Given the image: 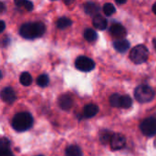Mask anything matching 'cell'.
<instances>
[{
  "label": "cell",
  "instance_id": "obj_1",
  "mask_svg": "<svg viewBox=\"0 0 156 156\" xmlns=\"http://www.w3.org/2000/svg\"><path fill=\"white\" fill-rule=\"evenodd\" d=\"M46 31V26L42 22H28L22 25L19 34L26 39H33L41 37Z\"/></svg>",
  "mask_w": 156,
  "mask_h": 156
},
{
  "label": "cell",
  "instance_id": "obj_2",
  "mask_svg": "<svg viewBox=\"0 0 156 156\" xmlns=\"http://www.w3.org/2000/svg\"><path fill=\"white\" fill-rule=\"evenodd\" d=\"M33 124V118L28 112H19L15 115L12 121V127L16 132H25L31 128Z\"/></svg>",
  "mask_w": 156,
  "mask_h": 156
},
{
  "label": "cell",
  "instance_id": "obj_3",
  "mask_svg": "<svg viewBox=\"0 0 156 156\" xmlns=\"http://www.w3.org/2000/svg\"><path fill=\"white\" fill-rule=\"evenodd\" d=\"M135 99L141 103H146L151 101L154 97V90L147 85H141L134 90Z\"/></svg>",
  "mask_w": 156,
  "mask_h": 156
},
{
  "label": "cell",
  "instance_id": "obj_4",
  "mask_svg": "<svg viewBox=\"0 0 156 156\" xmlns=\"http://www.w3.org/2000/svg\"><path fill=\"white\" fill-rule=\"evenodd\" d=\"M149 56V51L148 48L144 46V45H138L134 47L131 53H130V58L133 62L135 64H142L144 63Z\"/></svg>",
  "mask_w": 156,
  "mask_h": 156
},
{
  "label": "cell",
  "instance_id": "obj_5",
  "mask_svg": "<svg viewBox=\"0 0 156 156\" xmlns=\"http://www.w3.org/2000/svg\"><path fill=\"white\" fill-rule=\"evenodd\" d=\"M141 131L146 136H154L156 134V118L150 117L143 121L141 123Z\"/></svg>",
  "mask_w": 156,
  "mask_h": 156
},
{
  "label": "cell",
  "instance_id": "obj_6",
  "mask_svg": "<svg viewBox=\"0 0 156 156\" xmlns=\"http://www.w3.org/2000/svg\"><path fill=\"white\" fill-rule=\"evenodd\" d=\"M75 66L79 70L88 72V71H91L95 68V63L91 58L85 56H81L76 59Z\"/></svg>",
  "mask_w": 156,
  "mask_h": 156
},
{
  "label": "cell",
  "instance_id": "obj_7",
  "mask_svg": "<svg viewBox=\"0 0 156 156\" xmlns=\"http://www.w3.org/2000/svg\"><path fill=\"white\" fill-rule=\"evenodd\" d=\"M110 143H111L112 149L114 150V151H117V150L122 149L125 146L126 139L121 133H114V134L112 135V138H111V142Z\"/></svg>",
  "mask_w": 156,
  "mask_h": 156
},
{
  "label": "cell",
  "instance_id": "obj_8",
  "mask_svg": "<svg viewBox=\"0 0 156 156\" xmlns=\"http://www.w3.org/2000/svg\"><path fill=\"white\" fill-rule=\"evenodd\" d=\"M0 98L3 101L9 103V104L13 103L16 100V92L10 87H5L0 91Z\"/></svg>",
  "mask_w": 156,
  "mask_h": 156
},
{
  "label": "cell",
  "instance_id": "obj_9",
  "mask_svg": "<svg viewBox=\"0 0 156 156\" xmlns=\"http://www.w3.org/2000/svg\"><path fill=\"white\" fill-rule=\"evenodd\" d=\"M110 32L112 35V37H114L116 38H122V37H125V35H126V30H125L124 27L119 23L113 24L110 28Z\"/></svg>",
  "mask_w": 156,
  "mask_h": 156
},
{
  "label": "cell",
  "instance_id": "obj_10",
  "mask_svg": "<svg viewBox=\"0 0 156 156\" xmlns=\"http://www.w3.org/2000/svg\"><path fill=\"white\" fill-rule=\"evenodd\" d=\"M58 105L64 111H69L73 106V100L70 96L63 94L58 98Z\"/></svg>",
  "mask_w": 156,
  "mask_h": 156
},
{
  "label": "cell",
  "instance_id": "obj_11",
  "mask_svg": "<svg viewBox=\"0 0 156 156\" xmlns=\"http://www.w3.org/2000/svg\"><path fill=\"white\" fill-rule=\"evenodd\" d=\"M93 26L95 28L99 29V30H104L107 27L108 25V21L106 20V18L104 16H102L101 15H96L95 16H93V20H92Z\"/></svg>",
  "mask_w": 156,
  "mask_h": 156
},
{
  "label": "cell",
  "instance_id": "obj_12",
  "mask_svg": "<svg viewBox=\"0 0 156 156\" xmlns=\"http://www.w3.org/2000/svg\"><path fill=\"white\" fill-rule=\"evenodd\" d=\"M84 11L86 14L90 15V16H96L99 15L100 12V6L95 4V3H91V2H88L84 5Z\"/></svg>",
  "mask_w": 156,
  "mask_h": 156
},
{
  "label": "cell",
  "instance_id": "obj_13",
  "mask_svg": "<svg viewBox=\"0 0 156 156\" xmlns=\"http://www.w3.org/2000/svg\"><path fill=\"white\" fill-rule=\"evenodd\" d=\"M113 47L117 51H119L121 53H124L130 48V43L126 39H120L113 43Z\"/></svg>",
  "mask_w": 156,
  "mask_h": 156
},
{
  "label": "cell",
  "instance_id": "obj_14",
  "mask_svg": "<svg viewBox=\"0 0 156 156\" xmlns=\"http://www.w3.org/2000/svg\"><path fill=\"white\" fill-rule=\"evenodd\" d=\"M99 112V107L95 104H88L84 107L83 114L86 118L94 117Z\"/></svg>",
  "mask_w": 156,
  "mask_h": 156
},
{
  "label": "cell",
  "instance_id": "obj_15",
  "mask_svg": "<svg viewBox=\"0 0 156 156\" xmlns=\"http://www.w3.org/2000/svg\"><path fill=\"white\" fill-rule=\"evenodd\" d=\"M66 156H82L80 148L77 145H70L66 149Z\"/></svg>",
  "mask_w": 156,
  "mask_h": 156
},
{
  "label": "cell",
  "instance_id": "obj_16",
  "mask_svg": "<svg viewBox=\"0 0 156 156\" xmlns=\"http://www.w3.org/2000/svg\"><path fill=\"white\" fill-rule=\"evenodd\" d=\"M84 37L89 42H93L98 38V35L95 30L91 28H88L84 31Z\"/></svg>",
  "mask_w": 156,
  "mask_h": 156
},
{
  "label": "cell",
  "instance_id": "obj_17",
  "mask_svg": "<svg viewBox=\"0 0 156 156\" xmlns=\"http://www.w3.org/2000/svg\"><path fill=\"white\" fill-rule=\"evenodd\" d=\"M72 25V21L68 17H61L57 21V27L59 29H65Z\"/></svg>",
  "mask_w": 156,
  "mask_h": 156
},
{
  "label": "cell",
  "instance_id": "obj_18",
  "mask_svg": "<svg viewBox=\"0 0 156 156\" xmlns=\"http://www.w3.org/2000/svg\"><path fill=\"white\" fill-rule=\"evenodd\" d=\"M10 151V141L6 138L0 139V155Z\"/></svg>",
  "mask_w": 156,
  "mask_h": 156
},
{
  "label": "cell",
  "instance_id": "obj_19",
  "mask_svg": "<svg viewBox=\"0 0 156 156\" xmlns=\"http://www.w3.org/2000/svg\"><path fill=\"white\" fill-rule=\"evenodd\" d=\"M132 99L130 96L128 95H123V96H121V99H120V107L121 108H123V109H127V108H130L132 106Z\"/></svg>",
  "mask_w": 156,
  "mask_h": 156
},
{
  "label": "cell",
  "instance_id": "obj_20",
  "mask_svg": "<svg viewBox=\"0 0 156 156\" xmlns=\"http://www.w3.org/2000/svg\"><path fill=\"white\" fill-rule=\"evenodd\" d=\"M20 83L24 86H29L32 83V77L27 72H23L19 78Z\"/></svg>",
  "mask_w": 156,
  "mask_h": 156
},
{
  "label": "cell",
  "instance_id": "obj_21",
  "mask_svg": "<svg viewBox=\"0 0 156 156\" xmlns=\"http://www.w3.org/2000/svg\"><path fill=\"white\" fill-rule=\"evenodd\" d=\"M15 4L19 6V7H24L27 11H31L33 9V4L29 1H25V0H16L15 1Z\"/></svg>",
  "mask_w": 156,
  "mask_h": 156
},
{
  "label": "cell",
  "instance_id": "obj_22",
  "mask_svg": "<svg viewBox=\"0 0 156 156\" xmlns=\"http://www.w3.org/2000/svg\"><path fill=\"white\" fill-rule=\"evenodd\" d=\"M48 82H49V79H48V76L46 75V74H42L37 79V84L39 87H42V88L48 86Z\"/></svg>",
  "mask_w": 156,
  "mask_h": 156
},
{
  "label": "cell",
  "instance_id": "obj_23",
  "mask_svg": "<svg viewBox=\"0 0 156 156\" xmlns=\"http://www.w3.org/2000/svg\"><path fill=\"white\" fill-rule=\"evenodd\" d=\"M103 12L106 16H112L116 12V8L112 3H106L103 5Z\"/></svg>",
  "mask_w": 156,
  "mask_h": 156
},
{
  "label": "cell",
  "instance_id": "obj_24",
  "mask_svg": "<svg viewBox=\"0 0 156 156\" xmlns=\"http://www.w3.org/2000/svg\"><path fill=\"white\" fill-rule=\"evenodd\" d=\"M120 99H121V95L119 94H112L110 98V104L112 107L115 108H119L120 107Z\"/></svg>",
  "mask_w": 156,
  "mask_h": 156
},
{
  "label": "cell",
  "instance_id": "obj_25",
  "mask_svg": "<svg viewBox=\"0 0 156 156\" xmlns=\"http://www.w3.org/2000/svg\"><path fill=\"white\" fill-rule=\"evenodd\" d=\"M111 138H112V134L109 132H103V133H101V136H100L101 142L103 144H107L108 143H110Z\"/></svg>",
  "mask_w": 156,
  "mask_h": 156
},
{
  "label": "cell",
  "instance_id": "obj_26",
  "mask_svg": "<svg viewBox=\"0 0 156 156\" xmlns=\"http://www.w3.org/2000/svg\"><path fill=\"white\" fill-rule=\"evenodd\" d=\"M5 22L2 21V20H0V33L3 32V31L5 30Z\"/></svg>",
  "mask_w": 156,
  "mask_h": 156
},
{
  "label": "cell",
  "instance_id": "obj_27",
  "mask_svg": "<svg viewBox=\"0 0 156 156\" xmlns=\"http://www.w3.org/2000/svg\"><path fill=\"white\" fill-rule=\"evenodd\" d=\"M5 10V5H4L3 3H1V2H0V13L4 12Z\"/></svg>",
  "mask_w": 156,
  "mask_h": 156
},
{
  "label": "cell",
  "instance_id": "obj_28",
  "mask_svg": "<svg viewBox=\"0 0 156 156\" xmlns=\"http://www.w3.org/2000/svg\"><path fill=\"white\" fill-rule=\"evenodd\" d=\"M0 156H15V155L11 153V151H8V152L5 153V154H1Z\"/></svg>",
  "mask_w": 156,
  "mask_h": 156
},
{
  "label": "cell",
  "instance_id": "obj_29",
  "mask_svg": "<svg viewBox=\"0 0 156 156\" xmlns=\"http://www.w3.org/2000/svg\"><path fill=\"white\" fill-rule=\"evenodd\" d=\"M116 3L119 4V5H121V4H125V3H126V0H123V1H119V0H117Z\"/></svg>",
  "mask_w": 156,
  "mask_h": 156
},
{
  "label": "cell",
  "instance_id": "obj_30",
  "mask_svg": "<svg viewBox=\"0 0 156 156\" xmlns=\"http://www.w3.org/2000/svg\"><path fill=\"white\" fill-rule=\"evenodd\" d=\"M153 11H154V13L156 15V3L153 5Z\"/></svg>",
  "mask_w": 156,
  "mask_h": 156
},
{
  "label": "cell",
  "instance_id": "obj_31",
  "mask_svg": "<svg viewBox=\"0 0 156 156\" xmlns=\"http://www.w3.org/2000/svg\"><path fill=\"white\" fill-rule=\"evenodd\" d=\"M154 48H155L156 50V39H154Z\"/></svg>",
  "mask_w": 156,
  "mask_h": 156
},
{
  "label": "cell",
  "instance_id": "obj_32",
  "mask_svg": "<svg viewBox=\"0 0 156 156\" xmlns=\"http://www.w3.org/2000/svg\"><path fill=\"white\" fill-rule=\"evenodd\" d=\"M1 79H2V72L0 71V80H1Z\"/></svg>",
  "mask_w": 156,
  "mask_h": 156
},
{
  "label": "cell",
  "instance_id": "obj_33",
  "mask_svg": "<svg viewBox=\"0 0 156 156\" xmlns=\"http://www.w3.org/2000/svg\"><path fill=\"white\" fill-rule=\"evenodd\" d=\"M154 146H155V148H156V139H155V141H154Z\"/></svg>",
  "mask_w": 156,
  "mask_h": 156
},
{
  "label": "cell",
  "instance_id": "obj_34",
  "mask_svg": "<svg viewBox=\"0 0 156 156\" xmlns=\"http://www.w3.org/2000/svg\"><path fill=\"white\" fill-rule=\"evenodd\" d=\"M38 156H42V155H38Z\"/></svg>",
  "mask_w": 156,
  "mask_h": 156
}]
</instances>
